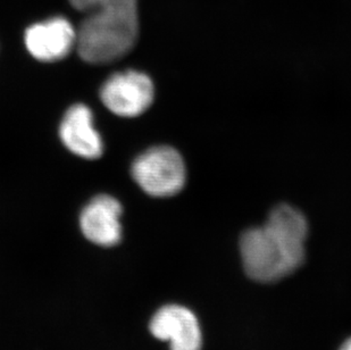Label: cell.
Segmentation results:
<instances>
[{
    "label": "cell",
    "instance_id": "obj_2",
    "mask_svg": "<svg viewBox=\"0 0 351 350\" xmlns=\"http://www.w3.org/2000/svg\"><path fill=\"white\" fill-rule=\"evenodd\" d=\"M138 0H71L86 14L77 31L80 57L90 64L119 60L132 50L139 36Z\"/></svg>",
    "mask_w": 351,
    "mask_h": 350
},
{
    "label": "cell",
    "instance_id": "obj_3",
    "mask_svg": "<svg viewBox=\"0 0 351 350\" xmlns=\"http://www.w3.org/2000/svg\"><path fill=\"white\" fill-rule=\"evenodd\" d=\"M131 173L143 191L158 198L172 197L186 185V170L182 156L169 145H157L138 156Z\"/></svg>",
    "mask_w": 351,
    "mask_h": 350
},
{
    "label": "cell",
    "instance_id": "obj_8",
    "mask_svg": "<svg viewBox=\"0 0 351 350\" xmlns=\"http://www.w3.org/2000/svg\"><path fill=\"white\" fill-rule=\"evenodd\" d=\"M91 109L77 104L69 108L60 123V140L74 155L96 159L103 155L104 145L99 133L93 128Z\"/></svg>",
    "mask_w": 351,
    "mask_h": 350
},
{
    "label": "cell",
    "instance_id": "obj_1",
    "mask_svg": "<svg viewBox=\"0 0 351 350\" xmlns=\"http://www.w3.org/2000/svg\"><path fill=\"white\" fill-rule=\"evenodd\" d=\"M308 224L302 211L289 205L275 207L263 226L242 235L240 251L245 272L261 282L291 275L305 258Z\"/></svg>",
    "mask_w": 351,
    "mask_h": 350
},
{
    "label": "cell",
    "instance_id": "obj_4",
    "mask_svg": "<svg viewBox=\"0 0 351 350\" xmlns=\"http://www.w3.org/2000/svg\"><path fill=\"white\" fill-rule=\"evenodd\" d=\"M154 95L155 89L149 76L132 70L115 73L100 89L104 105L122 117L143 114L153 104Z\"/></svg>",
    "mask_w": 351,
    "mask_h": 350
},
{
    "label": "cell",
    "instance_id": "obj_5",
    "mask_svg": "<svg viewBox=\"0 0 351 350\" xmlns=\"http://www.w3.org/2000/svg\"><path fill=\"white\" fill-rule=\"evenodd\" d=\"M25 45L36 60L58 62L69 56L77 45V31L66 19L53 17L27 27Z\"/></svg>",
    "mask_w": 351,
    "mask_h": 350
},
{
    "label": "cell",
    "instance_id": "obj_9",
    "mask_svg": "<svg viewBox=\"0 0 351 350\" xmlns=\"http://www.w3.org/2000/svg\"><path fill=\"white\" fill-rule=\"evenodd\" d=\"M340 350H351V339L346 341L345 344L342 345V347Z\"/></svg>",
    "mask_w": 351,
    "mask_h": 350
},
{
    "label": "cell",
    "instance_id": "obj_7",
    "mask_svg": "<svg viewBox=\"0 0 351 350\" xmlns=\"http://www.w3.org/2000/svg\"><path fill=\"white\" fill-rule=\"evenodd\" d=\"M121 214L122 206L117 199L108 195L96 196L83 209L80 216L83 235L96 245L103 247L117 245L122 238Z\"/></svg>",
    "mask_w": 351,
    "mask_h": 350
},
{
    "label": "cell",
    "instance_id": "obj_6",
    "mask_svg": "<svg viewBox=\"0 0 351 350\" xmlns=\"http://www.w3.org/2000/svg\"><path fill=\"white\" fill-rule=\"evenodd\" d=\"M150 331L160 340L167 341L171 350L202 349V330L197 317L179 305L160 308L150 322Z\"/></svg>",
    "mask_w": 351,
    "mask_h": 350
}]
</instances>
